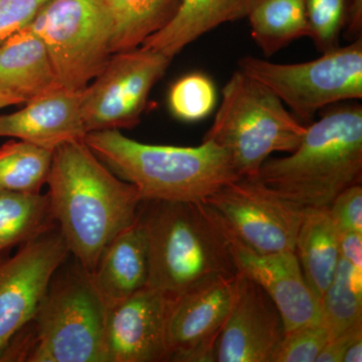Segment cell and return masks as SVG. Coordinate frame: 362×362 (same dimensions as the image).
Segmentation results:
<instances>
[{
  "instance_id": "28",
  "label": "cell",
  "mask_w": 362,
  "mask_h": 362,
  "mask_svg": "<svg viewBox=\"0 0 362 362\" xmlns=\"http://www.w3.org/2000/svg\"><path fill=\"white\" fill-rule=\"evenodd\" d=\"M330 340L329 330L323 322L288 331L276 345L269 362H315Z\"/></svg>"
},
{
  "instance_id": "26",
  "label": "cell",
  "mask_w": 362,
  "mask_h": 362,
  "mask_svg": "<svg viewBox=\"0 0 362 362\" xmlns=\"http://www.w3.org/2000/svg\"><path fill=\"white\" fill-rule=\"evenodd\" d=\"M168 102L176 118L187 122L199 121L209 115L216 106V87L204 74H189L173 85Z\"/></svg>"
},
{
  "instance_id": "33",
  "label": "cell",
  "mask_w": 362,
  "mask_h": 362,
  "mask_svg": "<svg viewBox=\"0 0 362 362\" xmlns=\"http://www.w3.org/2000/svg\"><path fill=\"white\" fill-rule=\"evenodd\" d=\"M344 30L352 42L361 39L362 0H349Z\"/></svg>"
},
{
  "instance_id": "8",
  "label": "cell",
  "mask_w": 362,
  "mask_h": 362,
  "mask_svg": "<svg viewBox=\"0 0 362 362\" xmlns=\"http://www.w3.org/2000/svg\"><path fill=\"white\" fill-rule=\"evenodd\" d=\"M28 25L44 42L64 89L84 90L113 54L101 0H49Z\"/></svg>"
},
{
  "instance_id": "24",
  "label": "cell",
  "mask_w": 362,
  "mask_h": 362,
  "mask_svg": "<svg viewBox=\"0 0 362 362\" xmlns=\"http://www.w3.org/2000/svg\"><path fill=\"white\" fill-rule=\"evenodd\" d=\"M52 153L23 140H9L0 147V190L40 194L47 185Z\"/></svg>"
},
{
  "instance_id": "20",
  "label": "cell",
  "mask_w": 362,
  "mask_h": 362,
  "mask_svg": "<svg viewBox=\"0 0 362 362\" xmlns=\"http://www.w3.org/2000/svg\"><path fill=\"white\" fill-rule=\"evenodd\" d=\"M340 232L329 209L305 207L295 243V254L307 284L322 299L340 259Z\"/></svg>"
},
{
  "instance_id": "6",
  "label": "cell",
  "mask_w": 362,
  "mask_h": 362,
  "mask_svg": "<svg viewBox=\"0 0 362 362\" xmlns=\"http://www.w3.org/2000/svg\"><path fill=\"white\" fill-rule=\"evenodd\" d=\"M221 103L204 140L225 150L239 177H252L275 152L291 153L307 126L269 88L240 70L223 87Z\"/></svg>"
},
{
  "instance_id": "5",
  "label": "cell",
  "mask_w": 362,
  "mask_h": 362,
  "mask_svg": "<svg viewBox=\"0 0 362 362\" xmlns=\"http://www.w3.org/2000/svg\"><path fill=\"white\" fill-rule=\"evenodd\" d=\"M68 270L54 274L37 313L0 362H105L108 306L77 261Z\"/></svg>"
},
{
  "instance_id": "4",
  "label": "cell",
  "mask_w": 362,
  "mask_h": 362,
  "mask_svg": "<svg viewBox=\"0 0 362 362\" xmlns=\"http://www.w3.org/2000/svg\"><path fill=\"white\" fill-rule=\"evenodd\" d=\"M362 107L344 105L307 126L290 156L264 162L257 178L301 207L329 209L338 195L361 182Z\"/></svg>"
},
{
  "instance_id": "23",
  "label": "cell",
  "mask_w": 362,
  "mask_h": 362,
  "mask_svg": "<svg viewBox=\"0 0 362 362\" xmlns=\"http://www.w3.org/2000/svg\"><path fill=\"white\" fill-rule=\"evenodd\" d=\"M47 194L0 190V255L54 228Z\"/></svg>"
},
{
  "instance_id": "21",
  "label": "cell",
  "mask_w": 362,
  "mask_h": 362,
  "mask_svg": "<svg viewBox=\"0 0 362 362\" xmlns=\"http://www.w3.org/2000/svg\"><path fill=\"white\" fill-rule=\"evenodd\" d=\"M111 23L112 52L137 49L163 28L180 0H101Z\"/></svg>"
},
{
  "instance_id": "15",
  "label": "cell",
  "mask_w": 362,
  "mask_h": 362,
  "mask_svg": "<svg viewBox=\"0 0 362 362\" xmlns=\"http://www.w3.org/2000/svg\"><path fill=\"white\" fill-rule=\"evenodd\" d=\"M232 244L238 272L269 295L282 316L285 332L322 322L320 299L307 284L295 252L259 254L233 235Z\"/></svg>"
},
{
  "instance_id": "35",
  "label": "cell",
  "mask_w": 362,
  "mask_h": 362,
  "mask_svg": "<svg viewBox=\"0 0 362 362\" xmlns=\"http://www.w3.org/2000/svg\"><path fill=\"white\" fill-rule=\"evenodd\" d=\"M14 105H21V103L13 98L0 94V110L6 108V107L14 106Z\"/></svg>"
},
{
  "instance_id": "36",
  "label": "cell",
  "mask_w": 362,
  "mask_h": 362,
  "mask_svg": "<svg viewBox=\"0 0 362 362\" xmlns=\"http://www.w3.org/2000/svg\"></svg>"
},
{
  "instance_id": "1",
  "label": "cell",
  "mask_w": 362,
  "mask_h": 362,
  "mask_svg": "<svg viewBox=\"0 0 362 362\" xmlns=\"http://www.w3.org/2000/svg\"><path fill=\"white\" fill-rule=\"evenodd\" d=\"M47 185L69 252L92 275L107 245L137 218L139 192L114 175L84 140L54 150Z\"/></svg>"
},
{
  "instance_id": "19",
  "label": "cell",
  "mask_w": 362,
  "mask_h": 362,
  "mask_svg": "<svg viewBox=\"0 0 362 362\" xmlns=\"http://www.w3.org/2000/svg\"><path fill=\"white\" fill-rule=\"evenodd\" d=\"M251 0H180L173 18L140 47L175 58L187 45L223 23L247 18Z\"/></svg>"
},
{
  "instance_id": "10",
  "label": "cell",
  "mask_w": 362,
  "mask_h": 362,
  "mask_svg": "<svg viewBox=\"0 0 362 362\" xmlns=\"http://www.w3.org/2000/svg\"><path fill=\"white\" fill-rule=\"evenodd\" d=\"M230 233L262 255L295 252L304 207L283 199L255 177L226 183L204 201Z\"/></svg>"
},
{
  "instance_id": "16",
  "label": "cell",
  "mask_w": 362,
  "mask_h": 362,
  "mask_svg": "<svg viewBox=\"0 0 362 362\" xmlns=\"http://www.w3.org/2000/svg\"><path fill=\"white\" fill-rule=\"evenodd\" d=\"M82 90L59 87L26 102L20 110L0 116V137L32 143L54 152L65 143L84 140Z\"/></svg>"
},
{
  "instance_id": "29",
  "label": "cell",
  "mask_w": 362,
  "mask_h": 362,
  "mask_svg": "<svg viewBox=\"0 0 362 362\" xmlns=\"http://www.w3.org/2000/svg\"><path fill=\"white\" fill-rule=\"evenodd\" d=\"M49 0H0V44L32 23Z\"/></svg>"
},
{
  "instance_id": "25",
  "label": "cell",
  "mask_w": 362,
  "mask_h": 362,
  "mask_svg": "<svg viewBox=\"0 0 362 362\" xmlns=\"http://www.w3.org/2000/svg\"><path fill=\"white\" fill-rule=\"evenodd\" d=\"M322 322L331 339L362 324V292L352 280V267L340 257L332 282L321 299Z\"/></svg>"
},
{
  "instance_id": "27",
  "label": "cell",
  "mask_w": 362,
  "mask_h": 362,
  "mask_svg": "<svg viewBox=\"0 0 362 362\" xmlns=\"http://www.w3.org/2000/svg\"><path fill=\"white\" fill-rule=\"evenodd\" d=\"M309 37L321 52L339 47L349 0H304Z\"/></svg>"
},
{
  "instance_id": "34",
  "label": "cell",
  "mask_w": 362,
  "mask_h": 362,
  "mask_svg": "<svg viewBox=\"0 0 362 362\" xmlns=\"http://www.w3.org/2000/svg\"><path fill=\"white\" fill-rule=\"evenodd\" d=\"M362 361V338L356 340L350 345L345 354L343 362H361Z\"/></svg>"
},
{
  "instance_id": "11",
  "label": "cell",
  "mask_w": 362,
  "mask_h": 362,
  "mask_svg": "<svg viewBox=\"0 0 362 362\" xmlns=\"http://www.w3.org/2000/svg\"><path fill=\"white\" fill-rule=\"evenodd\" d=\"M69 255L63 235L54 228L0 259V361L11 340L32 321Z\"/></svg>"
},
{
  "instance_id": "31",
  "label": "cell",
  "mask_w": 362,
  "mask_h": 362,
  "mask_svg": "<svg viewBox=\"0 0 362 362\" xmlns=\"http://www.w3.org/2000/svg\"><path fill=\"white\" fill-rule=\"evenodd\" d=\"M361 338L362 324H359L331 339L316 357L315 362H343L350 345Z\"/></svg>"
},
{
  "instance_id": "13",
  "label": "cell",
  "mask_w": 362,
  "mask_h": 362,
  "mask_svg": "<svg viewBox=\"0 0 362 362\" xmlns=\"http://www.w3.org/2000/svg\"><path fill=\"white\" fill-rule=\"evenodd\" d=\"M169 297L146 287L108 307L105 362L168 361Z\"/></svg>"
},
{
  "instance_id": "18",
  "label": "cell",
  "mask_w": 362,
  "mask_h": 362,
  "mask_svg": "<svg viewBox=\"0 0 362 362\" xmlns=\"http://www.w3.org/2000/svg\"><path fill=\"white\" fill-rule=\"evenodd\" d=\"M59 87L45 44L30 25L0 44V94L25 104Z\"/></svg>"
},
{
  "instance_id": "32",
  "label": "cell",
  "mask_w": 362,
  "mask_h": 362,
  "mask_svg": "<svg viewBox=\"0 0 362 362\" xmlns=\"http://www.w3.org/2000/svg\"><path fill=\"white\" fill-rule=\"evenodd\" d=\"M340 257L357 271H362V233L340 232Z\"/></svg>"
},
{
  "instance_id": "17",
  "label": "cell",
  "mask_w": 362,
  "mask_h": 362,
  "mask_svg": "<svg viewBox=\"0 0 362 362\" xmlns=\"http://www.w3.org/2000/svg\"><path fill=\"white\" fill-rule=\"evenodd\" d=\"M148 247L138 214L105 247L90 278L109 307L148 286Z\"/></svg>"
},
{
  "instance_id": "3",
  "label": "cell",
  "mask_w": 362,
  "mask_h": 362,
  "mask_svg": "<svg viewBox=\"0 0 362 362\" xmlns=\"http://www.w3.org/2000/svg\"><path fill=\"white\" fill-rule=\"evenodd\" d=\"M84 141L114 175L134 185L142 202H204L240 178L211 140L195 147L145 144L111 129L89 132Z\"/></svg>"
},
{
  "instance_id": "22",
  "label": "cell",
  "mask_w": 362,
  "mask_h": 362,
  "mask_svg": "<svg viewBox=\"0 0 362 362\" xmlns=\"http://www.w3.org/2000/svg\"><path fill=\"white\" fill-rule=\"evenodd\" d=\"M247 18L252 40L266 57L309 37L304 0H251Z\"/></svg>"
},
{
  "instance_id": "30",
  "label": "cell",
  "mask_w": 362,
  "mask_h": 362,
  "mask_svg": "<svg viewBox=\"0 0 362 362\" xmlns=\"http://www.w3.org/2000/svg\"><path fill=\"white\" fill-rule=\"evenodd\" d=\"M339 232L362 233V187L361 183L338 195L329 207Z\"/></svg>"
},
{
  "instance_id": "7",
  "label": "cell",
  "mask_w": 362,
  "mask_h": 362,
  "mask_svg": "<svg viewBox=\"0 0 362 362\" xmlns=\"http://www.w3.org/2000/svg\"><path fill=\"white\" fill-rule=\"evenodd\" d=\"M239 70L269 88L297 119L310 121L330 105L362 98V40L323 52L306 63L277 64L256 57Z\"/></svg>"
},
{
  "instance_id": "12",
  "label": "cell",
  "mask_w": 362,
  "mask_h": 362,
  "mask_svg": "<svg viewBox=\"0 0 362 362\" xmlns=\"http://www.w3.org/2000/svg\"><path fill=\"white\" fill-rule=\"evenodd\" d=\"M238 290L235 276H218L169 298L168 361H216V344L232 310Z\"/></svg>"
},
{
  "instance_id": "14",
  "label": "cell",
  "mask_w": 362,
  "mask_h": 362,
  "mask_svg": "<svg viewBox=\"0 0 362 362\" xmlns=\"http://www.w3.org/2000/svg\"><path fill=\"white\" fill-rule=\"evenodd\" d=\"M285 334L277 307L261 286L238 272V290L216 344V361L269 362Z\"/></svg>"
},
{
  "instance_id": "9",
  "label": "cell",
  "mask_w": 362,
  "mask_h": 362,
  "mask_svg": "<svg viewBox=\"0 0 362 362\" xmlns=\"http://www.w3.org/2000/svg\"><path fill=\"white\" fill-rule=\"evenodd\" d=\"M171 61L160 52L142 47L112 54L92 84L82 90L81 108L87 132L138 125L150 92Z\"/></svg>"
},
{
  "instance_id": "2",
  "label": "cell",
  "mask_w": 362,
  "mask_h": 362,
  "mask_svg": "<svg viewBox=\"0 0 362 362\" xmlns=\"http://www.w3.org/2000/svg\"><path fill=\"white\" fill-rule=\"evenodd\" d=\"M148 286L169 298L218 276H235L232 235L204 202H143Z\"/></svg>"
}]
</instances>
